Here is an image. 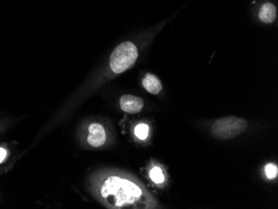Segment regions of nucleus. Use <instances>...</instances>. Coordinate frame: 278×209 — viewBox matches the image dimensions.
Returning <instances> with one entry per match:
<instances>
[{
  "label": "nucleus",
  "instance_id": "obj_1",
  "mask_svg": "<svg viewBox=\"0 0 278 209\" xmlns=\"http://www.w3.org/2000/svg\"><path fill=\"white\" fill-rule=\"evenodd\" d=\"M101 196L116 208L132 204L140 198V188L130 180L112 176L105 180L101 188Z\"/></svg>",
  "mask_w": 278,
  "mask_h": 209
},
{
  "label": "nucleus",
  "instance_id": "obj_2",
  "mask_svg": "<svg viewBox=\"0 0 278 209\" xmlns=\"http://www.w3.org/2000/svg\"><path fill=\"white\" fill-rule=\"evenodd\" d=\"M138 57V52L134 42L130 41L122 42L110 56V68L115 74H122L135 64Z\"/></svg>",
  "mask_w": 278,
  "mask_h": 209
},
{
  "label": "nucleus",
  "instance_id": "obj_3",
  "mask_svg": "<svg viewBox=\"0 0 278 209\" xmlns=\"http://www.w3.org/2000/svg\"><path fill=\"white\" fill-rule=\"evenodd\" d=\"M248 126V122L246 120L234 116H228L219 118L214 122L212 128V134L218 140H232L244 132Z\"/></svg>",
  "mask_w": 278,
  "mask_h": 209
},
{
  "label": "nucleus",
  "instance_id": "obj_4",
  "mask_svg": "<svg viewBox=\"0 0 278 209\" xmlns=\"http://www.w3.org/2000/svg\"><path fill=\"white\" fill-rule=\"evenodd\" d=\"M144 105V100L134 95H124L120 98V108L128 114H138L142 110Z\"/></svg>",
  "mask_w": 278,
  "mask_h": 209
},
{
  "label": "nucleus",
  "instance_id": "obj_5",
  "mask_svg": "<svg viewBox=\"0 0 278 209\" xmlns=\"http://www.w3.org/2000/svg\"><path fill=\"white\" fill-rule=\"evenodd\" d=\"M90 134L88 136V142L94 148L101 147L106 142V132L104 128L98 124H92L88 128Z\"/></svg>",
  "mask_w": 278,
  "mask_h": 209
},
{
  "label": "nucleus",
  "instance_id": "obj_6",
  "mask_svg": "<svg viewBox=\"0 0 278 209\" xmlns=\"http://www.w3.org/2000/svg\"><path fill=\"white\" fill-rule=\"evenodd\" d=\"M142 84L144 88L152 94H158L162 88L161 81L156 75L152 74H146L142 81Z\"/></svg>",
  "mask_w": 278,
  "mask_h": 209
},
{
  "label": "nucleus",
  "instance_id": "obj_7",
  "mask_svg": "<svg viewBox=\"0 0 278 209\" xmlns=\"http://www.w3.org/2000/svg\"><path fill=\"white\" fill-rule=\"evenodd\" d=\"M276 8L272 2H265L259 10V18L265 24H272L276 20Z\"/></svg>",
  "mask_w": 278,
  "mask_h": 209
},
{
  "label": "nucleus",
  "instance_id": "obj_8",
  "mask_svg": "<svg viewBox=\"0 0 278 209\" xmlns=\"http://www.w3.org/2000/svg\"><path fill=\"white\" fill-rule=\"evenodd\" d=\"M149 176H150V178L156 184L164 182V175L160 168H154L149 172Z\"/></svg>",
  "mask_w": 278,
  "mask_h": 209
},
{
  "label": "nucleus",
  "instance_id": "obj_9",
  "mask_svg": "<svg viewBox=\"0 0 278 209\" xmlns=\"http://www.w3.org/2000/svg\"><path fill=\"white\" fill-rule=\"evenodd\" d=\"M149 128L145 124H140L135 128V135L138 138L139 140H146L148 135Z\"/></svg>",
  "mask_w": 278,
  "mask_h": 209
},
{
  "label": "nucleus",
  "instance_id": "obj_10",
  "mask_svg": "<svg viewBox=\"0 0 278 209\" xmlns=\"http://www.w3.org/2000/svg\"><path fill=\"white\" fill-rule=\"evenodd\" d=\"M265 172L266 177L268 178L269 180H274L278 176V167L274 164H268L265 168Z\"/></svg>",
  "mask_w": 278,
  "mask_h": 209
},
{
  "label": "nucleus",
  "instance_id": "obj_11",
  "mask_svg": "<svg viewBox=\"0 0 278 209\" xmlns=\"http://www.w3.org/2000/svg\"><path fill=\"white\" fill-rule=\"evenodd\" d=\"M6 157H7V151L4 148H0V162H4Z\"/></svg>",
  "mask_w": 278,
  "mask_h": 209
}]
</instances>
